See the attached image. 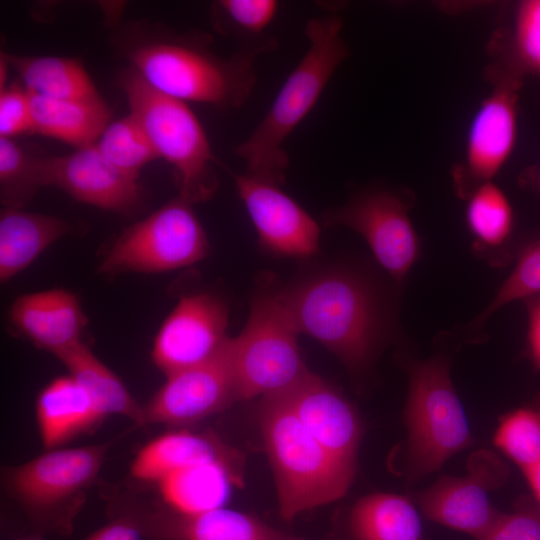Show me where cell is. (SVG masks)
<instances>
[{
  "instance_id": "cell-10",
  "label": "cell",
  "mask_w": 540,
  "mask_h": 540,
  "mask_svg": "<svg viewBox=\"0 0 540 540\" xmlns=\"http://www.w3.org/2000/svg\"><path fill=\"white\" fill-rule=\"evenodd\" d=\"M412 206L406 192L373 185L326 211L322 223L344 226L361 235L380 266L401 284L420 255L419 238L409 215Z\"/></svg>"
},
{
  "instance_id": "cell-9",
  "label": "cell",
  "mask_w": 540,
  "mask_h": 540,
  "mask_svg": "<svg viewBox=\"0 0 540 540\" xmlns=\"http://www.w3.org/2000/svg\"><path fill=\"white\" fill-rule=\"evenodd\" d=\"M208 252L209 241L192 204L178 196L125 229L98 270L104 274L167 272L191 266Z\"/></svg>"
},
{
  "instance_id": "cell-38",
  "label": "cell",
  "mask_w": 540,
  "mask_h": 540,
  "mask_svg": "<svg viewBox=\"0 0 540 540\" xmlns=\"http://www.w3.org/2000/svg\"><path fill=\"white\" fill-rule=\"evenodd\" d=\"M527 312V352L536 370H540V295L524 300Z\"/></svg>"
},
{
  "instance_id": "cell-17",
  "label": "cell",
  "mask_w": 540,
  "mask_h": 540,
  "mask_svg": "<svg viewBox=\"0 0 540 540\" xmlns=\"http://www.w3.org/2000/svg\"><path fill=\"white\" fill-rule=\"evenodd\" d=\"M41 186H53L75 200L119 214H130L142 201L138 180L109 163L95 145L63 156L41 157Z\"/></svg>"
},
{
  "instance_id": "cell-13",
  "label": "cell",
  "mask_w": 540,
  "mask_h": 540,
  "mask_svg": "<svg viewBox=\"0 0 540 540\" xmlns=\"http://www.w3.org/2000/svg\"><path fill=\"white\" fill-rule=\"evenodd\" d=\"M229 311L217 295H183L159 328L152 348L156 367L168 376L214 357L227 343Z\"/></svg>"
},
{
  "instance_id": "cell-35",
  "label": "cell",
  "mask_w": 540,
  "mask_h": 540,
  "mask_svg": "<svg viewBox=\"0 0 540 540\" xmlns=\"http://www.w3.org/2000/svg\"><path fill=\"white\" fill-rule=\"evenodd\" d=\"M480 540H540V505L534 497L519 498L513 510L500 513Z\"/></svg>"
},
{
  "instance_id": "cell-30",
  "label": "cell",
  "mask_w": 540,
  "mask_h": 540,
  "mask_svg": "<svg viewBox=\"0 0 540 540\" xmlns=\"http://www.w3.org/2000/svg\"><path fill=\"white\" fill-rule=\"evenodd\" d=\"M236 479L223 466L205 464L175 472L157 484L166 506L182 512H199L222 507L228 484Z\"/></svg>"
},
{
  "instance_id": "cell-6",
  "label": "cell",
  "mask_w": 540,
  "mask_h": 540,
  "mask_svg": "<svg viewBox=\"0 0 540 540\" xmlns=\"http://www.w3.org/2000/svg\"><path fill=\"white\" fill-rule=\"evenodd\" d=\"M119 85L158 158L172 167L178 196L192 205L211 199L219 186L215 157L187 103L155 90L130 67L120 75Z\"/></svg>"
},
{
  "instance_id": "cell-32",
  "label": "cell",
  "mask_w": 540,
  "mask_h": 540,
  "mask_svg": "<svg viewBox=\"0 0 540 540\" xmlns=\"http://www.w3.org/2000/svg\"><path fill=\"white\" fill-rule=\"evenodd\" d=\"M494 444L523 472L540 462V405L521 407L503 415L494 434Z\"/></svg>"
},
{
  "instance_id": "cell-14",
  "label": "cell",
  "mask_w": 540,
  "mask_h": 540,
  "mask_svg": "<svg viewBox=\"0 0 540 540\" xmlns=\"http://www.w3.org/2000/svg\"><path fill=\"white\" fill-rule=\"evenodd\" d=\"M230 339L211 359L166 376V382L143 405L146 424L188 426L238 401Z\"/></svg>"
},
{
  "instance_id": "cell-5",
  "label": "cell",
  "mask_w": 540,
  "mask_h": 540,
  "mask_svg": "<svg viewBox=\"0 0 540 540\" xmlns=\"http://www.w3.org/2000/svg\"><path fill=\"white\" fill-rule=\"evenodd\" d=\"M278 279L258 278L242 331L230 339L237 400L280 394L308 372L298 346L299 332L282 303Z\"/></svg>"
},
{
  "instance_id": "cell-15",
  "label": "cell",
  "mask_w": 540,
  "mask_h": 540,
  "mask_svg": "<svg viewBox=\"0 0 540 540\" xmlns=\"http://www.w3.org/2000/svg\"><path fill=\"white\" fill-rule=\"evenodd\" d=\"M236 190L256 229L261 249L276 257H315L320 228L279 185L247 173L235 176Z\"/></svg>"
},
{
  "instance_id": "cell-8",
  "label": "cell",
  "mask_w": 540,
  "mask_h": 540,
  "mask_svg": "<svg viewBox=\"0 0 540 540\" xmlns=\"http://www.w3.org/2000/svg\"><path fill=\"white\" fill-rule=\"evenodd\" d=\"M114 441L56 448L6 469L5 487L35 531L69 535Z\"/></svg>"
},
{
  "instance_id": "cell-41",
  "label": "cell",
  "mask_w": 540,
  "mask_h": 540,
  "mask_svg": "<svg viewBox=\"0 0 540 540\" xmlns=\"http://www.w3.org/2000/svg\"><path fill=\"white\" fill-rule=\"evenodd\" d=\"M15 540H45L42 533L35 531L32 534L24 535Z\"/></svg>"
},
{
  "instance_id": "cell-21",
  "label": "cell",
  "mask_w": 540,
  "mask_h": 540,
  "mask_svg": "<svg viewBox=\"0 0 540 540\" xmlns=\"http://www.w3.org/2000/svg\"><path fill=\"white\" fill-rule=\"evenodd\" d=\"M35 414L45 450L60 448L103 421L89 395L70 375L52 380L40 391Z\"/></svg>"
},
{
  "instance_id": "cell-18",
  "label": "cell",
  "mask_w": 540,
  "mask_h": 540,
  "mask_svg": "<svg viewBox=\"0 0 540 540\" xmlns=\"http://www.w3.org/2000/svg\"><path fill=\"white\" fill-rule=\"evenodd\" d=\"M277 395L322 446L356 467L363 426L356 408L339 390L309 371Z\"/></svg>"
},
{
  "instance_id": "cell-23",
  "label": "cell",
  "mask_w": 540,
  "mask_h": 540,
  "mask_svg": "<svg viewBox=\"0 0 540 540\" xmlns=\"http://www.w3.org/2000/svg\"><path fill=\"white\" fill-rule=\"evenodd\" d=\"M35 133L77 148L94 145L109 124L103 99H59L29 93Z\"/></svg>"
},
{
  "instance_id": "cell-34",
  "label": "cell",
  "mask_w": 540,
  "mask_h": 540,
  "mask_svg": "<svg viewBox=\"0 0 540 540\" xmlns=\"http://www.w3.org/2000/svg\"><path fill=\"white\" fill-rule=\"evenodd\" d=\"M540 295V238L520 253L516 265L487 307L471 322L470 332H478L501 307L516 300Z\"/></svg>"
},
{
  "instance_id": "cell-22",
  "label": "cell",
  "mask_w": 540,
  "mask_h": 540,
  "mask_svg": "<svg viewBox=\"0 0 540 540\" xmlns=\"http://www.w3.org/2000/svg\"><path fill=\"white\" fill-rule=\"evenodd\" d=\"M69 224L59 217L4 208L0 214V280L5 283L26 269L47 247L66 235Z\"/></svg>"
},
{
  "instance_id": "cell-4",
  "label": "cell",
  "mask_w": 540,
  "mask_h": 540,
  "mask_svg": "<svg viewBox=\"0 0 540 540\" xmlns=\"http://www.w3.org/2000/svg\"><path fill=\"white\" fill-rule=\"evenodd\" d=\"M258 422L284 520L347 493L356 467L322 446L280 395L261 398Z\"/></svg>"
},
{
  "instance_id": "cell-27",
  "label": "cell",
  "mask_w": 540,
  "mask_h": 540,
  "mask_svg": "<svg viewBox=\"0 0 540 540\" xmlns=\"http://www.w3.org/2000/svg\"><path fill=\"white\" fill-rule=\"evenodd\" d=\"M4 58L31 94L59 99H102L86 69L76 59L6 54Z\"/></svg>"
},
{
  "instance_id": "cell-20",
  "label": "cell",
  "mask_w": 540,
  "mask_h": 540,
  "mask_svg": "<svg viewBox=\"0 0 540 540\" xmlns=\"http://www.w3.org/2000/svg\"><path fill=\"white\" fill-rule=\"evenodd\" d=\"M9 320L34 345L55 356L82 341L87 322L77 297L62 289L18 297L11 306Z\"/></svg>"
},
{
  "instance_id": "cell-33",
  "label": "cell",
  "mask_w": 540,
  "mask_h": 540,
  "mask_svg": "<svg viewBox=\"0 0 540 540\" xmlns=\"http://www.w3.org/2000/svg\"><path fill=\"white\" fill-rule=\"evenodd\" d=\"M40 159L13 138L0 137V199L6 208L21 209L42 187Z\"/></svg>"
},
{
  "instance_id": "cell-29",
  "label": "cell",
  "mask_w": 540,
  "mask_h": 540,
  "mask_svg": "<svg viewBox=\"0 0 540 540\" xmlns=\"http://www.w3.org/2000/svg\"><path fill=\"white\" fill-rule=\"evenodd\" d=\"M278 8L275 0H219L212 5V22L220 34L239 42V51L257 57L277 47L267 30Z\"/></svg>"
},
{
  "instance_id": "cell-40",
  "label": "cell",
  "mask_w": 540,
  "mask_h": 540,
  "mask_svg": "<svg viewBox=\"0 0 540 540\" xmlns=\"http://www.w3.org/2000/svg\"><path fill=\"white\" fill-rule=\"evenodd\" d=\"M529 180L532 186L540 193V170L530 173Z\"/></svg>"
},
{
  "instance_id": "cell-42",
  "label": "cell",
  "mask_w": 540,
  "mask_h": 540,
  "mask_svg": "<svg viewBox=\"0 0 540 540\" xmlns=\"http://www.w3.org/2000/svg\"><path fill=\"white\" fill-rule=\"evenodd\" d=\"M289 540H292V539H289Z\"/></svg>"
},
{
  "instance_id": "cell-2",
  "label": "cell",
  "mask_w": 540,
  "mask_h": 540,
  "mask_svg": "<svg viewBox=\"0 0 540 540\" xmlns=\"http://www.w3.org/2000/svg\"><path fill=\"white\" fill-rule=\"evenodd\" d=\"M116 43L130 68L148 85L185 103L236 109L256 85L255 55L238 51L219 56L210 48L209 35L201 32L131 24Z\"/></svg>"
},
{
  "instance_id": "cell-39",
  "label": "cell",
  "mask_w": 540,
  "mask_h": 540,
  "mask_svg": "<svg viewBox=\"0 0 540 540\" xmlns=\"http://www.w3.org/2000/svg\"><path fill=\"white\" fill-rule=\"evenodd\" d=\"M537 403L540 405V396L537 400ZM525 478L530 485V488L534 495V499L540 505V462L532 471L525 475Z\"/></svg>"
},
{
  "instance_id": "cell-1",
  "label": "cell",
  "mask_w": 540,
  "mask_h": 540,
  "mask_svg": "<svg viewBox=\"0 0 540 540\" xmlns=\"http://www.w3.org/2000/svg\"><path fill=\"white\" fill-rule=\"evenodd\" d=\"M293 277L278 280L279 297L299 334L364 375L392 337L391 305L378 282L347 261L303 260Z\"/></svg>"
},
{
  "instance_id": "cell-28",
  "label": "cell",
  "mask_w": 540,
  "mask_h": 540,
  "mask_svg": "<svg viewBox=\"0 0 540 540\" xmlns=\"http://www.w3.org/2000/svg\"><path fill=\"white\" fill-rule=\"evenodd\" d=\"M465 200L466 224L475 249L496 264V253L507 245L513 231L511 203L493 181L477 186Z\"/></svg>"
},
{
  "instance_id": "cell-3",
  "label": "cell",
  "mask_w": 540,
  "mask_h": 540,
  "mask_svg": "<svg viewBox=\"0 0 540 540\" xmlns=\"http://www.w3.org/2000/svg\"><path fill=\"white\" fill-rule=\"evenodd\" d=\"M338 14L311 18L305 26L308 49L288 75L274 102L235 153L246 173L283 185L289 158L283 144L314 107L339 65L349 56Z\"/></svg>"
},
{
  "instance_id": "cell-11",
  "label": "cell",
  "mask_w": 540,
  "mask_h": 540,
  "mask_svg": "<svg viewBox=\"0 0 540 540\" xmlns=\"http://www.w3.org/2000/svg\"><path fill=\"white\" fill-rule=\"evenodd\" d=\"M507 465L493 452L478 450L463 476L443 475L414 494V502L431 521L480 540L499 516L489 495L507 480Z\"/></svg>"
},
{
  "instance_id": "cell-24",
  "label": "cell",
  "mask_w": 540,
  "mask_h": 540,
  "mask_svg": "<svg viewBox=\"0 0 540 540\" xmlns=\"http://www.w3.org/2000/svg\"><path fill=\"white\" fill-rule=\"evenodd\" d=\"M486 79L540 75V0L521 1L510 27L495 30L488 46Z\"/></svg>"
},
{
  "instance_id": "cell-19",
  "label": "cell",
  "mask_w": 540,
  "mask_h": 540,
  "mask_svg": "<svg viewBox=\"0 0 540 540\" xmlns=\"http://www.w3.org/2000/svg\"><path fill=\"white\" fill-rule=\"evenodd\" d=\"M205 464L223 466L238 478L240 455L211 433L176 430L143 446L131 463L130 474L156 484L175 472Z\"/></svg>"
},
{
  "instance_id": "cell-25",
  "label": "cell",
  "mask_w": 540,
  "mask_h": 540,
  "mask_svg": "<svg viewBox=\"0 0 540 540\" xmlns=\"http://www.w3.org/2000/svg\"><path fill=\"white\" fill-rule=\"evenodd\" d=\"M55 357L89 395L102 420L111 415H120L139 426L146 425L143 406L83 341Z\"/></svg>"
},
{
  "instance_id": "cell-36",
  "label": "cell",
  "mask_w": 540,
  "mask_h": 540,
  "mask_svg": "<svg viewBox=\"0 0 540 540\" xmlns=\"http://www.w3.org/2000/svg\"><path fill=\"white\" fill-rule=\"evenodd\" d=\"M34 132L29 92L24 86L11 85L0 92V137Z\"/></svg>"
},
{
  "instance_id": "cell-7",
  "label": "cell",
  "mask_w": 540,
  "mask_h": 540,
  "mask_svg": "<svg viewBox=\"0 0 540 540\" xmlns=\"http://www.w3.org/2000/svg\"><path fill=\"white\" fill-rule=\"evenodd\" d=\"M407 370L406 474L415 482L437 471L474 440L451 379L448 358L438 354L409 361Z\"/></svg>"
},
{
  "instance_id": "cell-12",
  "label": "cell",
  "mask_w": 540,
  "mask_h": 540,
  "mask_svg": "<svg viewBox=\"0 0 540 540\" xmlns=\"http://www.w3.org/2000/svg\"><path fill=\"white\" fill-rule=\"evenodd\" d=\"M487 81L491 91L472 117L463 160L452 170L455 191L464 199L480 184L493 181L516 142L521 79L495 77Z\"/></svg>"
},
{
  "instance_id": "cell-16",
  "label": "cell",
  "mask_w": 540,
  "mask_h": 540,
  "mask_svg": "<svg viewBox=\"0 0 540 540\" xmlns=\"http://www.w3.org/2000/svg\"><path fill=\"white\" fill-rule=\"evenodd\" d=\"M112 514L131 519L149 540L290 539L250 514L224 507L182 512L129 499L115 501Z\"/></svg>"
},
{
  "instance_id": "cell-31",
  "label": "cell",
  "mask_w": 540,
  "mask_h": 540,
  "mask_svg": "<svg viewBox=\"0 0 540 540\" xmlns=\"http://www.w3.org/2000/svg\"><path fill=\"white\" fill-rule=\"evenodd\" d=\"M94 145L109 163L137 180L142 168L158 158L144 128L130 112L109 123Z\"/></svg>"
},
{
  "instance_id": "cell-26",
  "label": "cell",
  "mask_w": 540,
  "mask_h": 540,
  "mask_svg": "<svg viewBox=\"0 0 540 540\" xmlns=\"http://www.w3.org/2000/svg\"><path fill=\"white\" fill-rule=\"evenodd\" d=\"M347 527L351 540H426L414 501L395 493L375 492L358 499Z\"/></svg>"
},
{
  "instance_id": "cell-37",
  "label": "cell",
  "mask_w": 540,
  "mask_h": 540,
  "mask_svg": "<svg viewBox=\"0 0 540 540\" xmlns=\"http://www.w3.org/2000/svg\"><path fill=\"white\" fill-rule=\"evenodd\" d=\"M143 534L128 517L112 514L111 520L83 540H141Z\"/></svg>"
}]
</instances>
